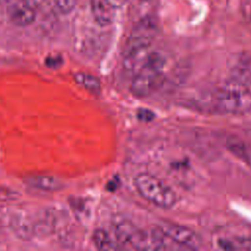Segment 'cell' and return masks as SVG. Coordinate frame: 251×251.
Here are the masks:
<instances>
[{
  "label": "cell",
  "instance_id": "14",
  "mask_svg": "<svg viewBox=\"0 0 251 251\" xmlns=\"http://www.w3.org/2000/svg\"><path fill=\"white\" fill-rule=\"evenodd\" d=\"M54 3L61 13L69 14L76 6L77 0H54Z\"/></svg>",
  "mask_w": 251,
  "mask_h": 251
},
{
  "label": "cell",
  "instance_id": "12",
  "mask_svg": "<svg viewBox=\"0 0 251 251\" xmlns=\"http://www.w3.org/2000/svg\"><path fill=\"white\" fill-rule=\"evenodd\" d=\"M218 245L222 249H226V250H250L251 239L245 238V237L221 238L218 241Z\"/></svg>",
  "mask_w": 251,
  "mask_h": 251
},
{
  "label": "cell",
  "instance_id": "1",
  "mask_svg": "<svg viewBox=\"0 0 251 251\" xmlns=\"http://www.w3.org/2000/svg\"><path fill=\"white\" fill-rule=\"evenodd\" d=\"M198 104L217 114H244L251 110L250 88L226 81L224 86L204 95Z\"/></svg>",
  "mask_w": 251,
  "mask_h": 251
},
{
  "label": "cell",
  "instance_id": "5",
  "mask_svg": "<svg viewBox=\"0 0 251 251\" xmlns=\"http://www.w3.org/2000/svg\"><path fill=\"white\" fill-rule=\"evenodd\" d=\"M9 20L18 26H27L36 18L38 2L35 0H5Z\"/></svg>",
  "mask_w": 251,
  "mask_h": 251
},
{
  "label": "cell",
  "instance_id": "3",
  "mask_svg": "<svg viewBox=\"0 0 251 251\" xmlns=\"http://www.w3.org/2000/svg\"><path fill=\"white\" fill-rule=\"evenodd\" d=\"M134 185L145 200L159 208L171 209L177 202L175 191L163 180L148 173L138 174L134 178Z\"/></svg>",
  "mask_w": 251,
  "mask_h": 251
},
{
  "label": "cell",
  "instance_id": "17",
  "mask_svg": "<svg viewBox=\"0 0 251 251\" xmlns=\"http://www.w3.org/2000/svg\"><path fill=\"white\" fill-rule=\"evenodd\" d=\"M114 9L115 8H120L125 4L126 0H106Z\"/></svg>",
  "mask_w": 251,
  "mask_h": 251
},
{
  "label": "cell",
  "instance_id": "8",
  "mask_svg": "<svg viewBox=\"0 0 251 251\" xmlns=\"http://www.w3.org/2000/svg\"><path fill=\"white\" fill-rule=\"evenodd\" d=\"M113 7L106 0H92L91 13L97 24L100 25H108L112 23L114 14Z\"/></svg>",
  "mask_w": 251,
  "mask_h": 251
},
{
  "label": "cell",
  "instance_id": "18",
  "mask_svg": "<svg viewBox=\"0 0 251 251\" xmlns=\"http://www.w3.org/2000/svg\"><path fill=\"white\" fill-rule=\"evenodd\" d=\"M2 1H3V0H0V3H1V2H2Z\"/></svg>",
  "mask_w": 251,
  "mask_h": 251
},
{
  "label": "cell",
  "instance_id": "2",
  "mask_svg": "<svg viewBox=\"0 0 251 251\" xmlns=\"http://www.w3.org/2000/svg\"><path fill=\"white\" fill-rule=\"evenodd\" d=\"M166 65L165 57L158 52L151 51L141 68L134 74L130 90L137 97L151 94L160 85Z\"/></svg>",
  "mask_w": 251,
  "mask_h": 251
},
{
  "label": "cell",
  "instance_id": "4",
  "mask_svg": "<svg viewBox=\"0 0 251 251\" xmlns=\"http://www.w3.org/2000/svg\"><path fill=\"white\" fill-rule=\"evenodd\" d=\"M114 233L119 244L141 250H152L151 232L138 229L131 222L121 220L115 224Z\"/></svg>",
  "mask_w": 251,
  "mask_h": 251
},
{
  "label": "cell",
  "instance_id": "11",
  "mask_svg": "<svg viewBox=\"0 0 251 251\" xmlns=\"http://www.w3.org/2000/svg\"><path fill=\"white\" fill-rule=\"evenodd\" d=\"M92 239L96 248L100 250H116L120 248L119 243L103 229H96L93 233Z\"/></svg>",
  "mask_w": 251,
  "mask_h": 251
},
{
  "label": "cell",
  "instance_id": "13",
  "mask_svg": "<svg viewBox=\"0 0 251 251\" xmlns=\"http://www.w3.org/2000/svg\"><path fill=\"white\" fill-rule=\"evenodd\" d=\"M74 77L78 84H80L82 87L86 88L91 92L97 93L101 88L99 79L92 75H89L86 73H76L74 75Z\"/></svg>",
  "mask_w": 251,
  "mask_h": 251
},
{
  "label": "cell",
  "instance_id": "15",
  "mask_svg": "<svg viewBox=\"0 0 251 251\" xmlns=\"http://www.w3.org/2000/svg\"><path fill=\"white\" fill-rule=\"evenodd\" d=\"M18 194L8 188L0 187V201H10L17 198Z\"/></svg>",
  "mask_w": 251,
  "mask_h": 251
},
{
  "label": "cell",
  "instance_id": "9",
  "mask_svg": "<svg viewBox=\"0 0 251 251\" xmlns=\"http://www.w3.org/2000/svg\"><path fill=\"white\" fill-rule=\"evenodd\" d=\"M227 149L242 162L251 167V147L237 137H229L226 140Z\"/></svg>",
  "mask_w": 251,
  "mask_h": 251
},
{
  "label": "cell",
  "instance_id": "16",
  "mask_svg": "<svg viewBox=\"0 0 251 251\" xmlns=\"http://www.w3.org/2000/svg\"><path fill=\"white\" fill-rule=\"evenodd\" d=\"M137 118L144 122H149L154 119V113L148 109H139L137 112Z\"/></svg>",
  "mask_w": 251,
  "mask_h": 251
},
{
  "label": "cell",
  "instance_id": "6",
  "mask_svg": "<svg viewBox=\"0 0 251 251\" xmlns=\"http://www.w3.org/2000/svg\"><path fill=\"white\" fill-rule=\"evenodd\" d=\"M161 230L182 249H198L201 246L199 235L192 229L177 224L165 223L159 226Z\"/></svg>",
  "mask_w": 251,
  "mask_h": 251
},
{
  "label": "cell",
  "instance_id": "10",
  "mask_svg": "<svg viewBox=\"0 0 251 251\" xmlns=\"http://www.w3.org/2000/svg\"><path fill=\"white\" fill-rule=\"evenodd\" d=\"M27 182L31 186L40 190L53 191L61 188V182L58 179L54 178L53 176H35L29 177L27 179Z\"/></svg>",
  "mask_w": 251,
  "mask_h": 251
},
{
  "label": "cell",
  "instance_id": "19",
  "mask_svg": "<svg viewBox=\"0 0 251 251\" xmlns=\"http://www.w3.org/2000/svg\"><path fill=\"white\" fill-rule=\"evenodd\" d=\"M35 1H37V2H38V0H35Z\"/></svg>",
  "mask_w": 251,
  "mask_h": 251
},
{
  "label": "cell",
  "instance_id": "7",
  "mask_svg": "<svg viewBox=\"0 0 251 251\" xmlns=\"http://www.w3.org/2000/svg\"><path fill=\"white\" fill-rule=\"evenodd\" d=\"M227 81L250 88L251 86V55L241 53L235 55L229 63Z\"/></svg>",
  "mask_w": 251,
  "mask_h": 251
}]
</instances>
